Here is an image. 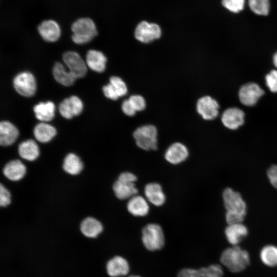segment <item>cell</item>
<instances>
[{
  "mask_svg": "<svg viewBox=\"0 0 277 277\" xmlns=\"http://www.w3.org/2000/svg\"><path fill=\"white\" fill-rule=\"evenodd\" d=\"M248 252L238 245L225 249L220 256V262L230 271L238 273L243 271L250 264Z\"/></svg>",
  "mask_w": 277,
  "mask_h": 277,
  "instance_id": "1",
  "label": "cell"
},
{
  "mask_svg": "<svg viewBox=\"0 0 277 277\" xmlns=\"http://www.w3.org/2000/svg\"><path fill=\"white\" fill-rule=\"evenodd\" d=\"M72 39L75 44H84L90 42L97 34L94 22L90 18H81L71 26Z\"/></svg>",
  "mask_w": 277,
  "mask_h": 277,
  "instance_id": "2",
  "label": "cell"
},
{
  "mask_svg": "<svg viewBox=\"0 0 277 277\" xmlns=\"http://www.w3.org/2000/svg\"><path fill=\"white\" fill-rule=\"evenodd\" d=\"M165 235L162 227L156 223H149L142 230V242L146 249L155 251L165 245Z\"/></svg>",
  "mask_w": 277,
  "mask_h": 277,
  "instance_id": "3",
  "label": "cell"
},
{
  "mask_svg": "<svg viewBox=\"0 0 277 277\" xmlns=\"http://www.w3.org/2000/svg\"><path fill=\"white\" fill-rule=\"evenodd\" d=\"M157 130L153 125H145L137 127L133 132L136 146L146 150H156L157 148Z\"/></svg>",
  "mask_w": 277,
  "mask_h": 277,
  "instance_id": "4",
  "label": "cell"
},
{
  "mask_svg": "<svg viewBox=\"0 0 277 277\" xmlns=\"http://www.w3.org/2000/svg\"><path fill=\"white\" fill-rule=\"evenodd\" d=\"M222 198L226 212L246 216V204L239 192L231 188H226L223 192Z\"/></svg>",
  "mask_w": 277,
  "mask_h": 277,
  "instance_id": "5",
  "label": "cell"
},
{
  "mask_svg": "<svg viewBox=\"0 0 277 277\" xmlns=\"http://www.w3.org/2000/svg\"><path fill=\"white\" fill-rule=\"evenodd\" d=\"M13 85L15 91L23 96L31 97L35 93V79L30 72L24 71L17 74L13 79Z\"/></svg>",
  "mask_w": 277,
  "mask_h": 277,
  "instance_id": "6",
  "label": "cell"
},
{
  "mask_svg": "<svg viewBox=\"0 0 277 277\" xmlns=\"http://www.w3.org/2000/svg\"><path fill=\"white\" fill-rule=\"evenodd\" d=\"M162 35L160 27L155 23L146 21L140 22L136 27L134 37L138 42L148 44L159 39Z\"/></svg>",
  "mask_w": 277,
  "mask_h": 277,
  "instance_id": "7",
  "label": "cell"
},
{
  "mask_svg": "<svg viewBox=\"0 0 277 277\" xmlns=\"http://www.w3.org/2000/svg\"><path fill=\"white\" fill-rule=\"evenodd\" d=\"M64 63L69 72L76 78L84 77L87 73V66L81 56L75 51H67L63 55Z\"/></svg>",
  "mask_w": 277,
  "mask_h": 277,
  "instance_id": "8",
  "label": "cell"
},
{
  "mask_svg": "<svg viewBox=\"0 0 277 277\" xmlns=\"http://www.w3.org/2000/svg\"><path fill=\"white\" fill-rule=\"evenodd\" d=\"M264 94V91L254 83H248L243 85L239 92L240 102L247 106L254 105Z\"/></svg>",
  "mask_w": 277,
  "mask_h": 277,
  "instance_id": "9",
  "label": "cell"
},
{
  "mask_svg": "<svg viewBox=\"0 0 277 277\" xmlns=\"http://www.w3.org/2000/svg\"><path fill=\"white\" fill-rule=\"evenodd\" d=\"M219 108L217 101L210 96H202L196 102V111L205 120H212L216 117Z\"/></svg>",
  "mask_w": 277,
  "mask_h": 277,
  "instance_id": "10",
  "label": "cell"
},
{
  "mask_svg": "<svg viewBox=\"0 0 277 277\" xmlns=\"http://www.w3.org/2000/svg\"><path fill=\"white\" fill-rule=\"evenodd\" d=\"M106 269L109 276L120 277L127 275L130 267L128 260L124 257L115 255L107 261Z\"/></svg>",
  "mask_w": 277,
  "mask_h": 277,
  "instance_id": "11",
  "label": "cell"
},
{
  "mask_svg": "<svg viewBox=\"0 0 277 277\" xmlns=\"http://www.w3.org/2000/svg\"><path fill=\"white\" fill-rule=\"evenodd\" d=\"M83 109V104L80 98L75 95L64 99L58 107L60 114L67 119L80 114Z\"/></svg>",
  "mask_w": 277,
  "mask_h": 277,
  "instance_id": "12",
  "label": "cell"
},
{
  "mask_svg": "<svg viewBox=\"0 0 277 277\" xmlns=\"http://www.w3.org/2000/svg\"><path fill=\"white\" fill-rule=\"evenodd\" d=\"M189 156L187 147L183 143L175 142L171 144L166 150L164 157L167 162L177 165L184 162Z\"/></svg>",
  "mask_w": 277,
  "mask_h": 277,
  "instance_id": "13",
  "label": "cell"
},
{
  "mask_svg": "<svg viewBox=\"0 0 277 277\" xmlns=\"http://www.w3.org/2000/svg\"><path fill=\"white\" fill-rule=\"evenodd\" d=\"M244 112L240 108L232 107L226 109L223 113L221 120L225 127L229 129H238L244 123Z\"/></svg>",
  "mask_w": 277,
  "mask_h": 277,
  "instance_id": "14",
  "label": "cell"
},
{
  "mask_svg": "<svg viewBox=\"0 0 277 277\" xmlns=\"http://www.w3.org/2000/svg\"><path fill=\"white\" fill-rule=\"evenodd\" d=\"M38 31L43 39L46 42H54L61 35V29L58 23L52 19L42 22L37 27Z\"/></svg>",
  "mask_w": 277,
  "mask_h": 277,
  "instance_id": "15",
  "label": "cell"
},
{
  "mask_svg": "<svg viewBox=\"0 0 277 277\" xmlns=\"http://www.w3.org/2000/svg\"><path fill=\"white\" fill-rule=\"evenodd\" d=\"M144 194L147 200L155 206H161L165 202V194L157 183H148L145 186Z\"/></svg>",
  "mask_w": 277,
  "mask_h": 277,
  "instance_id": "16",
  "label": "cell"
},
{
  "mask_svg": "<svg viewBox=\"0 0 277 277\" xmlns=\"http://www.w3.org/2000/svg\"><path fill=\"white\" fill-rule=\"evenodd\" d=\"M248 233L247 227L243 223L228 225L225 230L226 239L232 246L238 245Z\"/></svg>",
  "mask_w": 277,
  "mask_h": 277,
  "instance_id": "17",
  "label": "cell"
},
{
  "mask_svg": "<svg viewBox=\"0 0 277 277\" xmlns=\"http://www.w3.org/2000/svg\"><path fill=\"white\" fill-rule=\"evenodd\" d=\"M127 209L128 212L135 216H146L149 211V206L144 197L135 195L129 199Z\"/></svg>",
  "mask_w": 277,
  "mask_h": 277,
  "instance_id": "18",
  "label": "cell"
},
{
  "mask_svg": "<svg viewBox=\"0 0 277 277\" xmlns=\"http://www.w3.org/2000/svg\"><path fill=\"white\" fill-rule=\"evenodd\" d=\"M86 64L93 71L103 72L106 66L107 58L101 51L89 50L86 54Z\"/></svg>",
  "mask_w": 277,
  "mask_h": 277,
  "instance_id": "19",
  "label": "cell"
},
{
  "mask_svg": "<svg viewBox=\"0 0 277 277\" xmlns=\"http://www.w3.org/2000/svg\"><path fill=\"white\" fill-rule=\"evenodd\" d=\"M16 127L8 121L0 123V144L2 146H9L13 144L18 136Z\"/></svg>",
  "mask_w": 277,
  "mask_h": 277,
  "instance_id": "20",
  "label": "cell"
},
{
  "mask_svg": "<svg viewBox=\"0 0 277 277\" xmlns=\"http://www.w3.org/2000/svg\"><path fill=\"white\" fill-rule=\"evenodd\" d=\"M115 196L120 200L130 199L138 193L135 183L117 180L113 185Z\"/></svg>",
  "mask_w": 277,
  "mask_h": 277,
  "instance_id": "21",
  "label": "cell"
},
{
  "mask_svg": "<svg viewBox=\"0 0 277 277\" xmlns=\"http://www.w3.org/2000/svg\"><path fill=\"white\" fill-rule=\"evenodd\" d=\"M80 230L83 234L88 238L97 237L103 230L102 223L97 220L88 217L81 223Z\"/></svg>",
  "mask_w": 277,
  "mask_h": 277,
  "instance_id": "22",
  "label": "cell"
},
{
  "mask_svg": "<svg viewBox=\"0 0 277 277\" xmlns=\"http://www.w3.org/2000/svg\"><path fill=\"white\" fill-rule=\"evenodd\" d=\"M26 168L19 160H13L8 162L5 166L3 172L8 179L16 181L22 179L25 175Z\"/></svg>",
  "mask_w": 277,
  "mask_h": 277,
  "instance_id": "23",
  "label": "cell"
},
{
  "mask_svg": "<svg viewBox=\"0 0 277 277\" xmlns=\"http://www.w3.org/2000/svg\"><path fill=\"white\" fill-rule=\"evenodd\" d=\"M55 106L53 102H40L33 107L35 117L42 122L51 121L54 116Z\"/></svg>",
  "mask_w": 277,
  "mask_h": 277,
  "instance_id": "24",
  "label": "cell"
},
{
  "mask_svg": "<svg viewBox=\"0 0 277 277\" xmlns=\"http://www.w3.org/2000/svg\"><path fill=\"white\" fill-rule=\"evenodd\" d=\"M18 151L21 157L30 161L36 159L39 154L38 145L32 140H28L21 143L19 145Z\"/></svg>",
  "mask_w": 277,
  "mask_h": 277,
  "instance_id": "25",
  "label": "cell"
},
{
  "mask_svg": "<svg viewBox=\"0 0 277 277\" xmlns=\"http://www.w3.org/2000/svg\"><path fill=\"white\" fill-rule=\"evenodd\" d=\"M35 138L42 143H47L51 140L56 135L55 128L45 123H40L37 124L33 130Z\"/></svg>",
  "mask_w": 277,
  "mask_h": 277,
  "instance_id": "26",
  "label": "cell"
},
{
  "mask_svg": "<svg viewBox=\"0 0 277 277\" xmlns=\"http://www.w3.org/2000/svg\"><path fill=\"white\" fill-rule=\"evenodd\" d=\"M52 73L56 81L65 86L73 85L76 80L69 71L65 70L64 66L59 62H56L54 65Z\"/></svg>",
  "mask_w": 277,
  "mask_h": 277,
  "instance_id": "27",
  "label": "cell"
},
{
  "mask_svg": "<svg viewBox=\"0 0 277 277\" xmlns=\"http://www.w3.org/2000/svg\"><path fill=\"white\" fill-rule=\"evenodd\" d=\"M63 167L67 173L72 175H76L82 170L83 164L77 155L74 153H69L64 160Z\"/></svg>",
  "mask_w": 277,
  "mask_h": 277,
  "instance_id": "28",
  "label": "cell"
},
{
  "mask_svg": "<svg viewBox=\"0 0 277 277\" xmlns=\"http://www.w3.org/2000/svg\"><path fill=\"white\" fill-rule=\"evenodd\" d=\"M260 258L263 264L268 267L277 266V247L272 245L265 246L260 252Z\"/></svg>",
  "mask_w": 277,
  "mask_h": 277,
  "instance_id": "29",
  "label": "cell"
},
{
  "mask_svg": "<svg viewBox=\"0 0 277 277\" xmlns=\"http://www.w3.org/2000/svg\"><path fill=\"white\" fill-rule=\"evenodd\" d=\"M249 6L255 14L266 15L269 11V0H249Z\"/></svg>",
  "mask_w": 277,
  "mask_h": 277,
  "instance_id": "30",
  "label": "cell"
},
{
  "mask_svg": "<svg viewBox=\"0 0 277 277\" xmlns=\"http://www.w3.org/2000/svg\"><path fill=\"white\" fill-rule=\"evenodd\" d=\"M110 83L115 90L119 97L126 95L128 92V88L126 83L120 77L112 76L109 78Z\"/></svg>",
  "mask_w": 277,
  "mask_h": 277,
  "instance_id": "31",
  "label": "cell"
},
{
  "mask_svg": "<svg viewBox=\"0 0 277 277\" xmlns=\"http://www.w3.org/2000/svg\"><path fill=\"white\" fill-rule=\"evenodd\" d=\"M222 4L229 11L238 13L243 9L245 0H222Z\"/></svg>",
  "mask_w": 277,
  "mask_h": 277,
  "instance_id": "32",
  "label": "cell"
},
{
  "mask_svg": "<svg viewBox=\"0 0 277 277\" xmlns=\"http://www.w3.org/2000/svg\"><path fill=\"white\" fill-rule=\"evenodd\" d=\"M128 100L136 112L144 110L146 107V102L144 97L140 94H133Z\"/></svg>",
  "mask_w": 277,
  "mask_h": 277,
  "instance_id": "33",
  "label": "cell"
},
{
  "mask_svg": "<svg viewBox=\"0 0 277 277\" xmlns=\"http://www.w3.org/2000/svg\"><path fill=\"white\" fill-rule=\"evenodd\" d=\"M266 85L272 92H277V71L271 70L265 76Z\"/></svg>",
  "mask_w": 277,
  "mask_h": 277,
  "instance_id": "34",
  "label": "cell"
},
{
  "mask_svg": "<svg viewBox=\"0 0 277 277\" xmlns=\"http://www.w3.org/2000/svg\"><path fill=\"white\" fill-rule=\"evenodd\" d=\"M11 202L10 193L6 188L1 184L0 186V205L2 207L8 206Z\"/></svg>",
  "mask_w": 277,
  "mask_h": 277,
  "instance_id": "35",
  "label": "cell"
},
{
  "mask_svg": "<svg viewBox=\"0 0 277 277\" xmlns=\"http://www.w3.org/2000/svg\"><path fill=\"white\" fill-rule=\"evenodd\" d=\"M102 90L104 95L109 99L116 101L120 97L110 83L104 86Z\"/></svg>",
  "mask_w": 277,
  "mask_h": 277,
  "instance_id": "36",
  "label": "cell"
},
{
  "mask_svg": "<svg viewBox=\"0 0 277 277\" xmlns=\"http://www.w3.org/2000/svg\"><path fill=\"white\" fill-rule=\"evenodd\" d=\"M267 175L271 185L277 189V165H271L268 169Z\"/></svg>",
  "mask_w": 277,
  "mask_h": 277,
  "instance_id": "37",
  "label": "cell"
},
{
  "mask_svg": "<svg viewBox=\"0 0 277 277\" xmlns=\"http://www.w3.org/2000/svg\"><path fill=\"white\" fill-rule=\"evenodd\" d=\"M177 277H201L199 269L185 268L181 269L177 273Z\"/></svg>",
  "mask_w": 277,
  "mask_h": 277,
  "instance_id": "38",
  "label": "cell"
},
{
  "mask_svg": "<svg viewBox=\"0 0 277 277\" xmlns=\"http://www.w3.org/2000/svg\"><path fill=\"white\" fill-rule=\"evenodd\" d=\"M121 109L124 114L130 117L133 116L136 113V110L128 98L123 101L121 105Z\"/></svg>",
  "mask_w": 277,
  "mask_h": 277,
  "instance_id": "39",
  "label": "cell"
},
{
  "mask_svg": "<svg viewBox=\"0 0 277 277\" xmlns=\"http://www.w3.org/2000/svg\"><path fill=\"white\" fill-rule=\"evenodd\" d=\"M137 179L136 176L133 173L130 172H124L120 174L117 180L121 181L135 183Z\"/></svg>",
  "mask_w": 277,
  "mask_h": 277,
  "instance_id": "40",
  "label": "cell"
},
{
  "mask_svg": "<svg viewBox=\"0 0 277 277\" xmlns=\"http://www.w3.org/2000/svg\"><path fill=\"white\" fill-rule=\"evenodd\" d=\"M201 274L202 277H221L216 274L206 272L204 270L201 271Z\"/></svg>",
  "mask_w": 277,
  "mask_h": 277,
  "instance_id": "41",
  "label": "cell"
},
{
  "mask_svg": "<svg viewBox=\"0 0 277 277\" xmlns=\"http://www.w3.org/2000/svg\"><path fill=\"white\" fill-rule=\"evenodd\" d=\"M273 62L275 67L277 68V52L275 53L273 56Z\"/></svg>",
  "mask_w": 277,
  "mask_h": 277,
  "instance_id": "42",
  "label": "cell"
},
{
  "mask_svg": "<svg viewBox=\"0 0 277 277\" xmlns=\"http://www.w3.org/2000/svg\"><path fill=\"white\" fill-rule=\"evenodd\" d=\"M128 277H141V276L138 275L132 274V275H130L128 276Z\"/></svg>",
  "mask_w": 277,
  "mask_h": 277,
  "instance_id": "43",
  "label": "cell"
}]
</instances>
